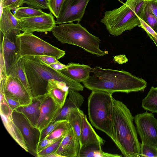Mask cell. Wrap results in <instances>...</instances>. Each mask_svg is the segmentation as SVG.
Wrapping results in <instances>:
<instances>
[{
    "label": "cell",
    "mask_w": 157,
    "mask_h": 157,
    "mask_svg": "<svg viewBox=\"0 0 157 157\" xmlns=\"http://www.w3.org/2000/svg\"><path fill=\"white\" fill-rule=\"evenodd\" d=\"M92 74L82 82L84 87L93 91H102L112 94L144 91L147 86L144 79L124 70L92 68Z\"/></svg>",
    "instance_id": "obj_1"
},
{
    "label": "cell",
    "mask_w": 157,
    "mask_h": 157,
    "mask_svg": "<svg viewBox=\"0 0 157 157\" xmlns=\"http://www.w3.org/2000/svg\"><path fill=\"white\" fill-rule=\"evenodd\" d=\"M114 142L126 157H139L140 145L133 123L134 117L122 101L113 98Z\"/></svg>",
    "instance_id": "obj_2"
},
{
    "label": "cell",
    "mask_w": 157,
    "mask_h": 157,
    "mask_svg": "<svg viewBox=\"0 0 157 157\" xmlns=\"http://www.w3.org/2000/svg\"><path fill=\"white\" fill-rule=\"evenodd\" d=\"M33 98L47 93L48 82L56 80L65 83L71 89L82 91L84 86L59 71L55 70L42 62L37 56H25L22 58Z\"/></svg>",
    "instance_id": "obj_3"
},
{
    "label": "cell",
    "mask_w": 157,
    "mask_h": 157,
    "mask_svg": "<svg viewBox=\"0 0 157 157\" xmlns=\"http://www.w3.org/2000/svg\"><path fill=\"white\" fill-rule=\"evenodd\" d=\"M146 0H127L119 7L105 11L101 22L112 35L118 36L125 31L140 27V18Z\"/></svg>",
    "instance_id": "obj_4"
},
{
    "label": "cell",
    "mask_w": 157,
    "mask_h": 157,
    "mask_svg": "<svg viewBox=\"0 0 157 157\" xmlns=\"http://www.w3.org/2000/svg\"><path fill=\"white\" fill-rule=\"evenodd\" d=\"M51 32L57 40L62 44L78 46L98 56H103L108 53L107 51H103L100 48L99 38L90 33L79 23L56 25Z\"/></svg>",
    "instance_id": "obj_5"
},
{
    "label": "cell",
    "mask_w": 157,
    "mask_h": 157,
    "mask_svg": "<svg viewBox=\"0 0 157 157\" xmlns=\"http://www.w3.org/2000/svg\"><path fill=\"white\" fill-rule=\"evenodd\" d=\"M112 94L102 91H92L88 99V112L92 125L105 133L114 142Z\"/></svg>",
    "instance_id": "obj_6"
},
{
    "label": "cell",
    "mask_w": 157,
    "mask_h": 157,
    "mask_svg": "<svg viewBox=\"0 0 157 157\" xmlns=\"http://www.w3.org/2000/svg\"><path fill=\"white\" fill-rule=\"evenodd\" d=\"M16 42L20 57L47 56L59 59L65 52L44 41L32 33L23 32L17 35Z\"/></svg>",
    "instance_id": "obj_7"
},
{
    "label": "cell",
    "mask_w": 157,
    "mask_h": 157,
    "mask_svg": "<svg viewBox=\"0 0 157 157\" xmlns=\"http://www.w3.org/2000/svg\"><path fill=\"white\" fill-rule=\"evenodd\" d=\"M12 116L23 137L28 152L36 156L41 137L40 131L22 113L14 110L12 112Z\"/></svg>",
    "instance_id": "obj_8"
},
{
    "label": "cell",
    "mask_w": 157,
    "mask_h": 157,
    "mask_svg": "<svg viewBox=\"0 0 157 157\" xmlns=\"http://www.w3.org/2000/svg\"><path fill=\"white\" fill-rule=\"evenodd\" d=\"M137 132L142 143L157 148V119L147 111L134 117Z\"/></svg>",
    "instance_id": "obj_9"
},
{
    "label": "cell",
    "mask_w": 157,
    "mask_h": 157,
    "mask_svg": "<svg viewBox=\"0 0 157 157\" xmlns=\"http://www.w3.org/2000/svg\"><path fill=\"white\" fill-rule=\"evenodd\" d=\"M90 0H65L56 24H61L82 20Z\"/></svg>",
    "instance_id": "obj_10"
},
{
    "label": "cell",
    "mask_w": 157,
    "mask_h": 157,
    "mask_svg": "<svg viewBox=\"0 0 157 157\" xmlns=\"http://www.w3.org/2000/svg\"><path fill=\"white\" fill-rule=\"evenodd\" d=\"M0 89L5 96L17 100L21 106L29 105L32 102L33 98L25 87L17 78L7 75L0 79Z\"/></svg>",
    "instance_id": "obj_11"
},
{
    "label": "cell",
    "mask_w": 157,
    "mask_h": 157,
    "mask_svg": "<svg viewBox=\"0 0 157 157\" xmlns=\"http://www.w3.org/2000/svg\"><path fill=\"white\" fill-rule=\"evenodd\" d=\"M18 20L21 30L23 32L32 33L50 32L56 24L54 17L51 13Z\"/></svg>",
    "instance_id": "obj_12"
},
{
    "label": "cell",
    "mask_w": 157,
    "mask_h": 157,
    "mask_svg": "<svg viewBox=\"0 0 157 157\" xmlns=\"http://www.w3.org/2000/svg\"><path fill=\"white\" fill-rule=\"evenodd\" d=\"M61 109L47 94L42 97L40 106V115L36 127L41 132L55 121Z\"/></svg>",
    "instance_id": "obj_13"
},
{
    "label": "cell",
    "mask_w": 157,
    "mask_h": 157,
    "mask_svg": "<svg viewBox=\"0 0 157 157\" xmlns=\"http://www.w3.org/2000/svg\"><path fill=\"white\" fill-rule=\"evenodd\" d=\"M15 35H3L0 44V61L4 64L7 75L12 66L19 56Z\"/></svg>",
    "instance_id": "obj_14"
},
{
    "label": "cell",
    "mask_w": 157,
    "mask_h": 157,
    "mask_svg": "<svg viewBox=\"0 0 157 157\" xmlns=\"http://www.w3.org/2000/svg\"><path fill=\"white\" fill-rule=\"evenodd\" d=\"M12 112L8 104H0V116L5 128L14 140L25 151L28 152L23 137L13 120Z\"/></svg>",
    "instance_id": "obj_15"
},
{
    "label": "cell",
    "mask_w": 157,
    "mask_h": 157,
    "mask_svg": "<svg viewBox=\"0 0 157 157\" xmlns=\"http://www.w3.org/2000/svg\"><path fill=\"white\" fill-rule=\"evenodd\" d=\"M80 147L79 140L71 127L56 151L62 157H78Z\"/></svg>",
    "instance_id": "obj_16"
},
{
    "label": "cell",
    "mask_w": 157,
    "mask_h": 157,
    "mask_svg": "<svg viewBox=\"0 0 157 157\" xmlns=\"http://www.w3.org/2000/svg\"><path fill=\"white\" fill-rule=\"evenodd\" d=\"M0 30L1 33L5 35H17L21 33L18 19L8 8H2L0 18Z\"/></svg>",
    "instance_id": "obj_17"
},
{
    "label": "cell",
    "mask_w": 157,
    "mask_h": 157,
    "mask_svg": "<svg viewBox=\"0 0 157 157\" xmlns=\"http://www.w3.org/2000/svg\"><path fill=\"white\" fill-rule=\"evenodd\" d=\"M69 90L65 83L56 80H51L48 83L47 93L58 105L62 108L68 96Z\"/></svg>",
    "instance_id": "obj_18"
},
{
    "label": "cell",
    "mask_w": 157,
    "mask_h": 157,
    "mask_svg": "<svg viewBox=\"0 0 157 157\" xmlns=\"http://www.w3.org/2000/svg\"><path fill=\"white\" fill-rule=\"evenodd\" d=\"M67 67L59 71L73 80L77 82H82L90 75L92 68L88 65L79 63H70Z\"/></svg>",
    "instance_id": "obj_19"
},
{
    "label": "cell",
    "mask_w": 157,
    "mask_h": 157,
    "mask_svg": "<svg viewBox=\"0 0 157 157\" xmlns=\"http://www.w3.org/2000/svg\"><path fill=\"white\" fill-rule=\"evenodd\" d=\"M79 142L80 150L92 144L102 146L105 143L104 140L96 133L93 129L88 121L86 115L83 118Z\"/></svg>",
    "instance_id": "obj_20"
},
{
    "label": "cell",
    "mask_w": 157,
    "mask_h": 157,
    "mask_svg": "<svg viewBox=\"0 0 157 157\" xmlns=\"http://www.w3.org/2000/svg\"><path fill=\"white\" fill-rule=\"evenodd\" d=\"M84 101V97L78 91L69 89L65 103L60 110L55 121L66 120L68 115L75 108H79Z\"/></svg>",
    "instance_id": "obj_21"
},
{
    "label": "cell",
    "mask_w": 157,
    "mask_h": 157,
    "mask_svg": "<svg viewBox=\"0 0 157 157\" xmlns=\"http://www.w3.org/2000/svg\"><path fill=\"white\" fill-rule=\"evenodd\" d=\"M42 96L33 98L32 103L29 105L20 106L15 109L23 114L36 126L40 115V106Z\"/></svg>",
    "instance_id": "obj_22"
},
{
    "label": "cell",
    "mask_w": 157,
    "mask_h": 157,
    "mask_svg": "<svg viewBox=\"0 0 157 157\" xmlns=\"http://www.w3.org/2000/svg\"><path fill=\"white\" fill-rule=\"evenodd\" d=\"M7 75L18 79L23 84L30 96L33 98L31 89L26 76L24 63L22 58L19 56L10 67Z\"/></svg>",
    "instance_id": "obj_23"
},
{
    "label": "cell",
    "mask_w": 157,
    "mask_h": 157,
    "mask_svg": "<svg viewBox=\"0 0 157 157\" xmlns=\"http://www.w3.org/2000/svg\"><path fill=\"white\" fill-rule=\"evenodd\" d=\"M85 115L79 108H75L71 111L66 119L79 141Z\"/></svg>",
    "instance_id": "obj_24"
},
{
    "label": "cell",
    "mask_w": 157,
    "mask_h": 157,
    "mask_svg": "<svg viewBox=\"0 0 157 157\" xmlns=\"http://www.w3.org/2000/svg\"><path fill=\"white\" fill-rule=\"evenodd\" d=\"M101 146L98 144H92L80 150L78 157H121L117 154L105 152L101 149Z\"/></svg>",
    "instance_id": "obj_25"
},
{
    "label": "cell",
    "mask_w": 157,
    "mask_h": 157,
    "mask_svg": "<svg viewBox=\"0 0 157 157\" xmlns=\"http://www.w3.org/2000/svg\"><path fill=\"white\" fill-rule=\"evenodd\" d=\"M142 107L152 113H157V87H151L146 97L142 100Z\"/></svg>",
    "instance_id": "obj_26"
},
{
    "label": "cell",
    "mask_w": 157,
    "mask_h": 157,
    "mask_svg": "<svg viewBox=\"0 0 157 157\" xmlns=\"http://www.w3.org/2000/svg\"><path fill=\"white\" fill-rule=\"evenodd\" d=\"M46 13L41 10L29 7H21L15 10L14 15L18 19L40 16Z\"/></svg>",
    "instance_id": "obj_27"
},
{
    "label": "cell",
    "mask_w": 157,
    "mask_h": 157,
    "mask_svg": "<svg viewBox=\"0 0 157 157\" xmlns=\"http://www.w3.org/2000/svg\"><path fill=\"white\" fill-rule=\"evenodd\" d=\"M140 18L151 27L157 33V18L147 5V0Z\"/></svg>",
    "instance_id": "obj_28"
},
{
    "label": "cell",
    "mask_w": 157,
    "mask_h": 157,
    "mask_svg": "<svg viewBox=\"0 0 157 157\" xmlns=\"http://www.w3.org/2000/svg\"><path fill=\"white\" fill-rule=\"evenodd\" d=\"M70 128L69 122L66 120L46 137L49 139L55 140L63 138Z\"/></svg>",
    "instance_id": "obj_29"
},
{
    "label": "cell",
    "mask_w": 157,
    "mask_h": 157,
    "mask_svg": "<svg viewBox=\"0 0 157 157\" xmlns=\"http://www.w3.org/2000/svg\"><path fill=\"white\" fill-rule=\"evenodd\" d=\"M140 157H157V148L142 143Z\"/></svg>",
    "instance_id": "obj_30"
},
{
    "label": "cell",
    "mask_w": 157,
    "mask_h": 157,
    "mask_svg": "<svg viewBox=\"0 0 157 157\" xmlns=\"http://www.w3.org/2000/svg\"><path fill=\"white\" fill-rule=\"evenodd\" d=\"M65 0H48V9L57 18Z\"/></svg>",
    "instance_id": "obj_31"
},
{
    "label": "cell",
    "mask_w": 157,
    "mask_h": 157,
    "mask_svg": "<svg viewBox=\"0 0 157 157\" xmlns=\"http://www.w3.org/2000/svg\"><path fill=\"white\" fill-rule=\"evenodd\" d=\"M24 3L35 9H48V0H25Z\"/></svg>",
    "instance_id": "obj_32"
},
{
    "label": "cell",
    "mask_w": 157,
    "mask_h": 157,
    "mask_svg": "<svg viewBox=\"0 0 157 157\" xmlns=\"http://www.w3.org/2000/svg\"><path fill=\"white\" fill-rule=\"evenodd\" d=\"M63 138H60L46 148L37 153L36 156L46 157L48 155L56 151L60 144Z\"/></svg>",
    "instance_id": "obj_33"
},
{
    "label": "cell",
    "mask_w": 157,
    "mask_h": 157,
    "mask_svg": "<svg viewBox=\"0 0 157 157\" xmlns=\"http://www.w3.org/2000/svg\"><path fill=\"white\" fill-rule=\"evenodd\" d=\"M25 0H2V8H7L10 10H16L22 6Z\"/></svg>",
    "instance_id": "obj_34"
},
{
    "label": "cell",
    "mask_w": 157,
    "mask_h": 157,
    "mask_svg": "<svg viewBox=\"0 0 157 157\" xmlns=\"http://www.w3.org/2000/svg\"><path fill=\"white\" fill-rule=\"evenodd\" d=\"M65 120H66L57 121L51 123L41 132L40 141L45 138Z\"/></svg>",
    "instance_id": "obj_35"
},
{
    "label": "cell",
    "mask_w": 157,
    "mask_h": 157,
    "mask_svg": "<svg viewBox=\"0 0 157 157\" xmlns=\"http://www.w3.org/2000/svg\"><path fill=\"white\" fill-rule=\"evenodd\" d=\"M58 140L49 139L46 137L45 138L40 142L38 147L37 153L55 142Z\"/></svg>",
    "instance_id": "obj_36"
},
{
    "label": "cell",
    "mask_w": 157,
    "mask_h": 157,
    "mask_svg": "<svg viewBox=\"0 0 157 157\" xmlns=\"http://www.w3.org/2000/svg\"><path fill=\"white\" fill-rule=\"evenodd\" d=\"M139 18L140 22V27L143 29L146 32L147 34L151 35L157 39V33L142 20Z\"/></svg>",
    "instance_id": "obj_37"
},
{
    "label": "cell",
    "mask_w": 157,
    "mask_h": 157,
    "mask_svg": "<svg viewBox=\"0 0 157 157\" xmlns=\"http://www.w3.org/2000/svg\"><path fill=\"white\" fill-rule=\"evenodd\" d=\"M38 58L45 64L49 66L52 64L59 63L55 58L47 56H37Z\"/></svg>",
    "instance_id": "obj_38"
},
{
    "label": "cell",
    "mask_w": 157,
    "mask_h": 157,
    "mask_svg": "<svg viewBox=\"0 0 157 157\" xmlns=\"http://www.w3.org/2000/svg\"><path fill=\"white\" fill-rule=\"evenodd\" d=\"M5 97L9 107L12 111L21 106L20 103L17 100L5 96Z\"/></svg>",
    "instance_id": "obj_39"
},
{
    "label": "cell",
    "mask_w": 157,
    "mask_h": 157,
    "mask_svg": "<svg viewBox=\"0 0 157 157\" xmlns=\"http://www.w3.org/2000/svg\"><path fill=\"white\" fill-rule=\"evenodd\" d=\"M147 4L157 18V0H147Z\"/></svg>",
    "instance_id": "obj_40"
},
{
    "label": "cell",
    "mask_w": 157,
    "mask_h": 157,
    "mask_svg": "<svg viewBox=\"0 0 157 157\" xmlns=\"http://www.w3.org/2000/svg\"><path fill=\"white\" fill-rule=\"evenodd\" d=\"M49 66L52 68L59 71L66 68L67 66V65L63 64L59 62L58 63L52 64Z\"/></svg>",
    "instance_id": "obj_41"
},
{
    "label": "cell",
    "mask_w": 157,
    "mask_h": 157,
    "mask_svg": "<svg viewBox=\"0 0 157 157\" xmlns=\"http://www.w3.org/2000/svg\"><path fill=\"white\" fill-rule=\"evenodd\" d=\"M114 60L120 64L126 63L128 61L126 56L123 55L115 56L114 57Z\"/></svg>",
    "instance_id": "obj_42"
},
{
    "label": "cell",
    "mask_w": 157,
    "mask_h": 157,
    "mask_svg": "<svg viewBox=\"0 0 157 157\" xmlns=\"http://www.w3.org/2000/svg\"><path fill=\"white\" fill-rule=\"evenodd\" d=\"M46 157H62L59 155L56 151L47 155Z\"/></svg>",
    "instance_id": "obj_43"
},
{
    "label": "cell",
    "mask_w": 157,
    "mask_h": 157,
    "mask_svg": "<svg viewBox=\"0 0 157 157\" xmlns=\"http://www.w3.org/2000/svg\"><path fill=\"white\" fill-rule=\"evenodd\" d=\"M147 35L149 36L150 39L154 42L157 47V39L151 35L149 34Z\"/></svg>",
    "instance_id": "obj_44"
},
{
    "label": "cell",
    "mask_w": 157,
    "mask_h": 157,
    "mask_svg": "<svg viewBox=\"0 0 157 157\" xmlns=\"http://www.w3.org/2000/svg\"></svg>",
    "instance_id": "obj_45"
}]
</instances>
